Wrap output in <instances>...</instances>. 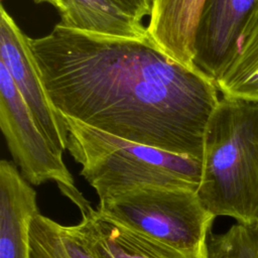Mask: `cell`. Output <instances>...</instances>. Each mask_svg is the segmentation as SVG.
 <instances>
[{"mask_svg": "<svg viewBox=\"0 0 258 258\" xmlns=\"http://www.w3.org/2000/svg\"><path fill=\"white\" fill-rule=\"evenodd\" d=\"M28 258H96L75 226L37 212L29 226Z\"/></svg>", "mask_w": 258, "mask_h": 258, "instance_id": "7c38bea8", "label": "cell"}, {"mask_svg": "<svg viewBox=\"0 0 258 258\" xmlns=\"http://www.w3.org/2000/svg\"><path fill=\"white\" fill-rule=\"evenodd\" d=\"M39 212L36 191L17 166L0 161V258H28L29 226Z\"/></svg>", "mask_w": 258, "mask_h": 258, "instance_id": "9c48e42d", "label": "cell"}, {"mask_svg": "<svg viewBox=\"0 0 258 258\" xmlns=\"http://www.w3.org/2000/svg\"><path fill=\"white\" fill-rule=\"evenodd\" d=\"M215 83L223 97L258 101V9L249 18L233 55Z\"/></svg>", "mask_w": 258, "mask_h": 258, "instance_id": "8fae6325", "label": "cell"}, {"mask_svg": "<svg viewBox=\"0 0 258 258\" xmlns=\"http://www.w3.org/2000/svg\"><path fill=\"white\" fill-rule=\"evenodd\" d=\"M123 10L139 20L150 15L151 0H114Z\"/></svg>", "mask_w": 258, "mask_h": 258, "instance_id": "5bb4252c", "label": "cell"}, {"mask_svg": "<svg viewBox=\"0 0 258 258\" xmlns=\"http://www.w3.org/2000/svg\"><path fill=\"white\" fill-rule=\"evenodd\" d=\"M102 214L124 227L179 250L207 244L215 217L197 189L147 186L99 202Z\"/></svg>", "mask_w": 258, "mask_h": 258, "instance_id": "277c9868", "label": "cell"}, {"mask_svg": "<svg viewBox=\"0 0 258 258\" xmlns=\"http://www.w3.org/2000/svg\"><path fill=\"white\" fill-rule=\"evenodd\" d=\"M47 93L64 116L118 137L203 159L219 104L213 79L150 39L85 32L59 23L29 39Z\"/></svg>", "mask_w": 258, "mask_h": 258, "instance_id": "6da1fadb", "label": "cell"}, {"mask_svg": "<svg viewBox=\"0 0 258 258\" xmlns=\"http://www.w3.org/2000/svg\"><path fill=\"white\" fill-rule=\"evenodd\" d=\"M68 151L99 202L140 187L198 189L202 159L133 142L64 116Z\"/></svg>", "mask_w": 258, "mask_h": 258, "instance_id": "3957f363", "label": "cell"}, {"mask_svg": "<svg viewBox=\"0 0 258 258\" xmlns=\"http://www.w3.org/2000/svg\"><path fill=\"white\" fill-rule=\"evenodd\" d=\"M0 128L22 176L31 185L53 181L75 186V180L56 147L38 125L8 70L0 61Z\"/></svg>", "mask_w": 258, "mask_h": 258, "instance_id": "5b68a950", "label": "cell"}, {"mask_svg": "<svg viewBox=\"0 0 258 258\" xmlns=\"http://www.w3.org/2000/svg\"><path fill=\"white\" fill-rule=\"evenodd\" d=\"M206 0H151L146 26L164 53L188 69L195 64L196 35Z\"/></svg>", "mask_w": 258, "mask_h": 258, "instance_id": "30bf717a", "label": "cell"}, {"mask_svg": "<svg viewBox=\"0 0 258 258\" xmlns=\"http://www.w3.org/2000/svg\"><path fill=\"white\" fill-rule=\"evenodd\" d=\"M208 258H258V225L234 224L223 234H209Z\"/></svg>", "mask_w": 258, "mask_h": 258, "instance_id": "4fadbf2b", "label": "cell"}, {"mask_svg": "<svg viewBox=\"0 0 258 258\" xmlns=\"http://www.w3.org/2000/svg\"><path fill=\"white\" fill-rule=\"evenodd\" d=\"M35 3H47L51 6H53L55 9L57 8L58 5V0H33Z\"/></svg>", "mask_w": 258, "mask_h": 258, "instance_id": "9a60e30c", "label": "cell"}, {"mask_svg": "<svg viewBox=\"0 0 258 258\" xmlns=\"http://www.w3.org/2000/svg\"><path fill=\"white\" fill-rule=\"evenodd\" d=\"M257 9L258 0H206L196 35V67L216 81Z\"/></svg>", "mask_w": 258, "mask_h": 258, "instance_id": "ba28073f", "label": "cell"}, {"mask_svg": "<svg viewBox=\"0 0 258 258\" xmlns=\"http://www.w3.org/2000/svg\"><path fill=\"white\" fill-rule=\"evenodd\" d=\"M28 37L0 4V61L8 70L38 125L59 149H68L69 131L63 115L52 103Z\"/></svg>", "mask_w": 258, "mask_h": 258, "instance_id": "8992f818", "label": "cell"}, {"mask_svg": "<svg viewBox=\"0 0 258 258\" xmlns=\"http://www.w3.org/2000/svg\"><path fill=\"white\" fill-rule=\"evenodd\" d=\"M198 196L216 218L258 225V101L220 99L205 133Z\"/></svg>", "mask_w": 258, "mask_h": 258, "instance_id": "7a4b0ae2", "label": "cell"}, {"mask_svg": "<svg viewBox=\"0 0 258 258\" xmlns=\"http://www.w3.org/2000/svg\"><path fill=\"white\" fill-rule=\"evenodd\" d=\"M80 210L74 225L96 258H208L207 244L194 250H179L138 234L93 208L77 186L58 185Z\"/></svg>", "mask_w": 258, "mask_h": 258, "instance_id": "52a82bcc", "label": "cell"}]
</instances>
